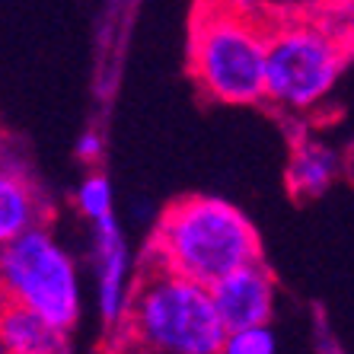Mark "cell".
<instances>
[{
	"label": "cell",
	"instance_id": "3957f363",
	"mask_svg": "<svg viewBox=\"0 0 354 354\" xmlns=\"http://www.w3.org/2000/svg\"><path fill=\"white\" fill-rule=\"evenodd\" d=\"M128 329L150 354H221L227 338L211 288L157 262L134 284Z\"/></svg>",
	"mask_w": 354,
	"mask_h": 354
},
{
	"label": "cell",
	"instance_id": "8fae6325",
	"mask_svg": "<svg viewBox=\"0 0 354 354\" xmlns=\"http://www.w3.org/2000/svg\"><path fill=\"white\" fill-rule=\"evenodd\" d=\"M77 211L86 223L106 221V217H115V192H112V182L102 173H90L86 179L77 185Z\"/></svg>",
	"mask_w": 354,
	"mask_h": 354
},
{
	"label": "cell",
	"instance_id": "30bf717a",
	"mask_svg": "<svg viewBox=\"0 0 354 354\" xmlns=\"http://www.w3.org/2000/svg\"><path fill=\"white\" fill-rule=\"evenodd\" d=\"M342 173V157L326 140L304 138L290 153L288 182L297 198H322Z\"/></svg>",
	"mask_w": 354,
	"mask_h": 354
},
{
	"label": "cell",
	"instance_id": "5b68a950",
	"mask_svg": "<svg viewBox=\"0 0 354 354\" xmlns=\"http://www.w3.org/2000/svg\"><path fill=\"white\" fill-rule=\"evenodd\" d=\"M0 300L19 304L74 332L83 316L80 265L51 227L41 223L0 249Z\"/></svg>",
	"mask_w": 354,
	"mask_h": 354
},
{
	"label": "cell",
	"instance_id": "7c38bea8",
	"mask_svg": "<svg viewBox=\"0 0 354 354\" xmlns=\"http://www.w3.org/2000/svg\"><path fill=\"white\" fill-rule=\"evenodd\" d=\"M221 354H278V335H274L272 322L227 329Z\"/></svg>",
	"mask_w": 354,
	"mask_h": 354
},
{
	"label": "cell",
	"instance_id": "52a82bcc",
	"mask_svg": "<svg viewBox=\"0 0 354 354\" xmlns=\"http://www.w3.org/2000/svg\"><path fill=\"white\" fill-rule=\"evenodd\" d=\"M211 294H214V304L221 310L223 322H227V329L272 322L274 274L268 272V265L262 259L223 274L217 284H211Z\"/></svg>",
	"mask_w": 354,
	"mask_h": 354
},
{
	"label": "cell",
	"instance_id": "8992f818",
	"mask_svg": "<svg viewBox=\"0 0 354 354\" xmlns=\"http://www.w3.org/2000/svg\"><path fill=\"white\" fill-rule=\"evenodd\" d=\"M90 259L96 281L99 319L106 326H124L131 310V246L115 217L90 223Z\"/></svg>",
	"mask_w": 354,
	"mask_h": 354
},
{
	"label": "cell",
	"instance_id": "277c9868",
	"mask_svg": "<svg viewBox=\"0 0 354 354\" xmlns=\"http://www.w3.org/2000/svg\"><path fill=\"white\" fill-rule=\"evenodd\" d=\"M265 19L227 13L198 3L189 32V67L198 90L221 106L265 102V58H268Z\"/></svg>",
	"mask_w": 354,
	"mask_h": 354
},
{
	"label": "cell",
	"instance_id": "2e32d148",
	"mask_svg": "<svg viewBox=\"0 0 354 354\" xmlns=\"http://www.w3.org/2000/svg\"><path fill=\"white\" fill-rule=\"evenodd\" d=\"M338 26H345L348 32L354 29V0H345V7H342V19H338Z\"/></svg>",
	"mask_w": 354,
	"mask_h": 354
},
{
	"label": "cell",
	"instance_id": "4fadbf2b",
	"mask_svg": "<svg viewBox=\"0 0 354 354\" xmlns=\"http://www.w3.org/2000/svg\"><path fill=\"white\" fill-rule=\"evenodd\" d=\"M205 3H211L217 10H227V13H239V17L265 19V23L274 19V10L268 0H205Z\"/></svg>",
	"mask_w": 354,
	"mask_h": 354
},
{
	"label": "cell",
	"instance_id": "6da1fadb",
	"mask_svg": "<svg viewBox=\"0 0 354 354\" xmlns=\"http://www.w3.org/2000/svg\"><path fill=\"white\" fill-rule=\"evenodd\" d=\"M256 259H262L256 223L217 195L179 198L160 214L150 236V262L207 288Z\"/></svg>",
	"mask_w": 354,
	"mask_h": 354
},
{
	"label": "cell",
	"instance_id": "7a4b0ae2",
	"mask_svg": "<svg viewBox=\"0 0 354 354\" xmlns=\"http://www.w3.org/2000/svg\"><path fill=\"white\" fill-rule=\"evenodd\" d=\"M351 61V32L316 13L278 17L268 26L265 102L284 115H310L335 93Z\"/></svg>",
	"mask_w": 354,
	"mask_h": 354
},
{
	"label": "cell",
	"instance_id": "ba28073f",
	"mask_svg": "<svg viewBox=\"0 0 354 354\" xmlns=\"http://www.w3.org/2000/svg\"><path fill=\"white\" fill-rule=\"evenodd\" d=\"M48 217V198L26 166L0 157V249H7L23 233L41 227Z\"/></svg>",
	"mask_w": 354,
	"mask_h": 354
},
{
	"label": "cell",
	"instance_id": "9c48e42d",
	"mask_svg": "<svg viewBox=\"0 0 354 354\" xmlns=\"http://www.w3.org/2000/svg\"><path fill=\"white\" fill-rule=\"evenodd\" d=\"M0 354H71V332L26 306L0 300Z\"/></svg>",
	"mask_w": 354,
	"mask_h": 354
},
{
	"label": "cell",
	"instance_id": "5bb4252c",
	"mask_svg": "<svg viewBox=\"0 0 354 354\" xmlns=\"http://www.w3.org/2000/svg\"><path fill=\"white\" fill-rule=\"evenodd\" d=\"M274 10V19L278 17H300V13H316L322 3L329 0H268Z\"/></svg>",
	"mask_w": 354,
	"mask_h": 354
},
{
	"label": "cell",
	"instance_id": "9a60e30c",
	"mask_svg": "<svg viewBox=\"0 0 354 354\" xmlns=\"http://www.w3.org/2000/svg\"><path fill=\"white\" fill-rule=\"evenodd\" d=\"M77 157L80 160H96L99 153H102V138H99L96 131H83L80 138H77Z\"/></svg>",
	"mask_w": 354,
	"mask_h": 354
}]
</instances>
